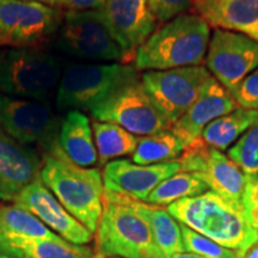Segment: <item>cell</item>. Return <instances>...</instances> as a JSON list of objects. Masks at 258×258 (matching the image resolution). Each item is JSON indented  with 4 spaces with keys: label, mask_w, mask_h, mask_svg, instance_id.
I'll list each match as a JSON object with an SVG mask.
<instances>
[{
    "label": "cell",
    "mask_w": 258,
    "mask_h": 258,
    "mask_svg": "<svg viewBox=\"0 0 258 258\" xmlns=\"http://www.w3.org/2000/svg\"><path fill=\"white\" fill-rule=\"evenodd\" d=\"M206 64L228 91L258 69V42L237 31L215 29L209 40Z\"/></svg>",
    "instance_id": "obj_13"
},
{
    "label": "cell",
    "mask_w": 258,
    "mask_h": 258,
    "mask_svg": "<svg viewBox=\"0 0 258 258\" xmlns=\"http://www.w3.org/2000/svg\"><path fill=\"white\" fill-rule=\"evenodd\" d=\"M171 258H203V257L199 256V254H196V253H191V252H189V253L180 252V253L173 254V256Z\"/></svg>",
    "instance_id": "obj_37"
},
{
    "label": "cell",
    "mask_w": 258,
    "mask_h": 258,
    "mask_svg": "<svg viewBox=\"0 0 258 258\" xmlns=\"http://www.w3.org/2000/svg\"><path fill=\"white\" fill-rule=\"evenodd\" d=\"M29 2H37V3H42V4H46L49 6H61L62 5L63 0H29Z\"/></svg>",
    "instance_id": "obj_36"
},
{
    "label": "cell",
    "mask_w": 258,
    "mask_h": 258,
    "mask_svg": "<svg viewBox=\"0 0 258 258\" xmlns=\"http://www.w3.org/2000/svg\"><path fill=\"white\" fill-rule=\"evenodd\" d=\"M108 257L167 258L154 241L150 226L134 209L132 198L104 189L95 258Z\"/></svg>",
    "instance_id": "obj_4"
},
{
    "label": "cell",
    "mask_w": 258,
    "mask_h": 258,
    "mask_svg": "<svg viewBox=\"0 0 258 258\" xmlns=\"http://www.w3.org/2000/svg\"><path fill=\"white\" fill-rule=\"evenodd\" d=\"M184 148V145L171 129L161 131L139 139L138 147L133 153V161L138 165L170 163L175 161Z\"/></svg>",
    "instance_id": "obj_26"
},
{
    "label": "cell",
    "mask_w": 258,
    "mask_h": 258,
    "mask_svg": "<svg viewBox=\"0 0 258 258\" xmlns=\"http://www.w3.org/2000/svg\"><path fill=\"white\" fill-rule=\"evenodd\" d=\"M213 79L211 72L201 64L146 71L141 77L148 95L172 124L191 108Z\"/></svg>",
    "instance_id": "obj_10"
},
{
    "label": "cell",
    "mask_w": 258,
    "mask_h": 258,
    "mask_svg": "<svg viewBox=\"0 0 258 258\" xmlns=\"http://www.w3.org/2000/svg\"><path fill=\"white\" fill-rule=\"evenodd\" d=\"M237 108L239 105L230 91L214 78L191 108L172 124L171 131L184 146H188L195 139L201 138L203 129L211 122Z\"/></svg>",
    "instance_id": "obj_18"
},
{
    "label": "cell",
    "mask_w": 258,
    "mask_h": 258,
    "mask_svg": "<svg viewBox=\"0 0 258 258\" xmlns=\"http://www.w3.org/2000/svg\"><path fill=\"white\" fill-rule=\"evenodd\" d=\"M132 205L138 214L150 226L154 241L167 258H171L176 253L184 252L180 225L167 209L161 208L160 206L144 203L135 199H132Z\"/></svg>",
    "instance_id": "obj_22"
},
{
    "label": "cell",
    "mask_w": 258,
    "mask_h": 258,
    "mask_svg": "<svg viewBox=\"0 0 258 258\" xmlns=\"http://www.w3.org/2000/svg\"><path fill=\"white\" fill-rule=\"evenodd\" d=\"M90 112L96 121L115 123L134 135L146 137L172 127L141 80L116 90Z\"/></svg>",
    "instance_id": "obj_9"
},
{
    "label": "cell",
    "mask_w": 258,
    "mask_h": 258,
    "mask_svg": "<svg viewBox=\"0 0 258 258\" xmlns=\"http://www.w3.org/2000/svg\"><path fill=\"white\" fill-rule=\"evenodd\" d=\"M258 121V110L237 108L211 122L203 129L201 138L209 146L225 151Z\"/></svg>",
    "instance_id": "obj_23"
},
{
    "label": "cell",
    "mask_w": 258,
    "mask_h": 258,
    "mask_svg": "<svg viewBox=\"0 0 258 258\" xmlns=\"http://www.w3.org/2000/svg\"><path fill=\"white\" fill-rule=\"evenodd\" d=\"M92 131L95 133L97 154L102 165L108 164V161L114 158L133 154L140 139L110 122L93 121Z\"/></svg>",
    "instance_id": "obj_24"
},
{
    "label": "cell",
    "mask_w": 258,
    "mask_h": 258,
    "mask_svg": "<svg viewBox=\"0 0 258 258\" xmlns=\"http://www.w3.org/2000/svg\"><path fill=\"white\" fill-rule=\"evenodd\" d=\"M92 132L89 117L79 110H70L61 121V150L78 166H93L98 160Z\"/></svg>",
    "instance_id": "obj_20"
},
{
    "label": "cell",
    "mask_w": 258,
    "mask_h": 258,
    "mask_svg": "<svg viewBox=\"0 0 258 258\" xmlns=\"http://www.w3.org/2000/svg\"><path fill=\"white\" fill-rule=\"evenodd\" d=\"M105 0H63L61 8L67 11H90L102 8Z\"/></svg>",
    "instance_id": "obj_33"
},
{
    "label": "cell",
    "mask_w": 258,
    "mask_h": 258,
    "mask_svg": "<svg viewBox=\"0 0 258 258\" xmlns=\"http://www.w3.org/2000/svg\"><path fill=\"white\" fill-rule=\"evenodd\" d=\"M54 47L66 55L86 60L128 63L98 10L67 11L56 32Z\"/></svg>",
    "instance_id": "obj_8"
},
{
    "label": "cell",
    "mask_w": 258,
    "mask_h": 258,
    "mask_svg": "<svg viewBox=\"0 0 258 258\" xmlns=\"http://www.w3.org/2000/svg\"><path fill=\"white\" fill-rule=\"evenodd\" d=\"M234 161L250 182H258V121L228 150Z\"/></svg>",
    "instance_id": "obj_28"
},
{
    "label": "cell",
    "mask_w": 258,
    "mask_h": 258,
    "mask_svg": "<svg viewBox=\"0 0 258 258\" xmlns=\"http://www.w3.org/2000/svg\"><path fill=\"white\" fill-rule=\"evenodd\" d=\"M211 29L198 15L182 14L148 37L135 54L138 71L200 66L207 55Z\"/></svg>",
    "instance_id": "obj_2"
},
{
    "label": "cell",
    "mask_w": 258,
    "mask_h": 258,
    "mask_svg": "<svg viewBox=\"0 0 258 258\" xmlns=\"http://www.w3.org/2000/svg\"><path fill=\"white\" fill-rule=\"evenodd\" d=\"M180 171L196 176L212 191L241 202L247 178L240 167L217 148L198 138L185 146L178 159Z\"/></svg>",
    "instance_id": "obj_12"
},
{
    "label": "cell",
    "mask_w": 258,
    "mask_h": 258,
    "mask_svg": "<svg viewBox=\"0 0 258 258\" xmlns=\"http://www.w3.org/2000/svg\"><path fill=\"white\" fill-rule=\"evenodd\" d=\"M137 80L138 70L131 64H71L56 89V106L59 110L90 111L116 90Z\"/></svg>",
    "instance_id": "obj_6"
},
{
    "label": "cell",
    "mask_w": 258,
    "mask_h": 258,
    "mask_svg": "<svg viewBox=\"0 0 258 258\" xmlns=\"http://www.w3.org/2000/svg\"><path fill=\"white\" fill-rule=\"evenodd\" d=\"M60 9L29 0H0V46L34 47L59 30Z\"/></svg>",
    "instance_id": "obj_11"
},
{
    "label": "cell",
    "mask_w": 258,
    "mask_h": 258,
    "mask_svg": "<svg viewBox=\"0 0 258 258\" xmlns=\"http://www.w3.org/2000/svg\"><path fill=\"white\" fill-rule=\"evenodd\" d=\"M241 34L246 35V36H249L251 40L258 42V21L254 24L251 25V27L245 29Z\"/></svg>",
    "instance_id": "obj_34"
},
{
    "label": "cell",
    "mask_w": 258,
    "mask_h": 258,
    "mask_svg": "<svg viewBox=\"0 0 258 258\" xmlns=\"http://www.w3.org/2000/svg\"><path fill=\"white\" fill-rule=\"evenodd\" d=\"M209 191L208 185L203 180L188 172L179 171L160 183L146 201L154 206H169L178 200L195 198Z\"/></svg>",
    "instance_id": "obj_27"
},
{
    "label": "cell",
    "mask_w": 258,
    "mask_h": 258,
    "mask_svg": "<svg viewBox=\"0 0 258 258\" xmlns=\"http://www.w3.org/2000/svg\"><path fill=\"white\" fill-rule=\"evenodd\" d=\"M43 159L34 147L0 129V202H14L25 186L40 178Z\"/></svg>",
    "instance_id": "obj_17"
},
{
    "label": "cell",
    "mask_w": 258,
    "mask_h": 258,
    "mask_svg": "<svg viewBox=\"0 0 258 258\" xmlns=\"http://www.w3.org/2000/svg\"><path fill=\"white\" fill-rule=\"evenodd\" d=\"M0 235L61 240L34 214L18 206L0 205Z\"/></svg>",
    "instance_id": "obj_25"
},
{
    "label": "cell",
    "mask_w": 258,
    "mask_h": 258,
    "mask_svg": "<svg viewBox=\"0 0 258 258\" xmlns=\"http://www.w3.org/2000/svg\"><path fill=\"white\" fill-rule=\"evenodd\" d=\"M241 203L246 211L251 225L258 231V182L247 180Z\"/></svg>",
    "instance_id": "obj_32"
},
{
    "label": "cell",
    "mask_w": 258,
    "mask_h": 258,
    "mask_svg": "<svg viewBox=\"0 0 258 258\" xmlns=\"http://www.w3.org/2000/svg\"><path fill=\"white\" fill-rule=\"evenodd\" d=\"M0 253L16 258H95L89 247L70 241L0 235Z\"/></svg>",
    "instance_id": "obj_21"
},
{
    "label": "cell",
    "mask_w": 258,
    "mask_h": 258,
    "mask_svg": "<svg viewBox=\"0 0 258 258\" xmlns=\"http://www.w3.org/2000/svg\"><path fill=\"white\" fill-rule=\"evenodd\" d=\"M40 178L62 207L93 234L103 211L104 183L98 169H86L70 160L61 151L42 153Z\"/></svg>",
    "instance_id": "obj_3"
},
{
    "label": "cell",
    "mask_w": 258,
    "mask_h": 258,
    "mask_svg": "<svg viewBox=\"0 0 258 258\" xmlns=\"http://www.w3.org/2000/svg\"><path fill=\"white\" fill-rule=\"evenodd\" d=\"M14 203L34 214L70 243L83 245L92 240L91 232L62 207L41 178L25 186Z\"/></svg>",
    "instance_id": "obj_15"
},
{
    "label": "cell",
    "mask_w": 258,
    "mask_h": 258,
    "mask_svg": "<svg viewBox=\"0 0 258 258\" xmlns=\"http://www.w3.org/2000/svg\"><path fill=\"white\" fill-rule=\"evenodd\" d=\"M166 209L180 224L239 254L258 240L243 203L214 191L178 200Z\"/></svg>",
    "instance_id": "obj_1"
},
{
    "label": "cell",
    "mask_w": 258,
    "mask_h": 258,
    "mask_svg": "<svg viewBox=\"0 0 258 258\" xmlns=\"http://www.w3.org/2000/svg\"><path fill=\"white\" fill-rule=\"evenodd\" d=\"M194 11L211 27L243 32L258 21V0H194Z\"/></svg>",
    "instance_id": "obj_19"
},
{
    "label": "cell",
    "mask_w": 258,
    "mask_h": 258,
    "mask_svg": "<svg viewBox=\"0 0 258 258\" xmlns=\"http://www.w3.org/2000/svg\"><path fill=\"white\" fill-rule=\"evenodd\" d=\"M239 258H258V240L251 245L244 253L239 254Z\"/></svg>",
    "instance_id": "obj_35"
},
{
    "label": "cell",
    "mask_w": 258,
    "mask_h": 258,
    "mask_svg": "<svg viewBox=\"0 0 258 258\" xmlns=\"http://www.w3.org/2000/svg\"><path fill=\"white\" fill-rule=\"evenodd\" d=\"M60 125L48 103L0 93V129L18 143L35 145L42 153H60Z\"/></svg>",
    "instance_id": "obj_7"
},
{
    "label": "cell",
    "mask_w": 258,
    "mask_h": 258,
    "mask_svg": "<svg viewBox=\"0 0 258 258\" xmlns=\"http://www.w3.org/2000/svg\"><path fill=\"white\" fill-rule=\"evenodd\" d=\"M179 225L185 251L196 253L203 258H239L238 251L221 246L215 241L203 237L198 232L192 231L188 226L183 224Z\"/></svg>",
    "instance_id": "obj_29"
},
{
    "label": "cell",
    "mask_w": 258,
    "mask_h": 258,
    "mask_svg": "<svg viewBox=\"0 0 258 258\" xmlns=\"http://www.w3.org/2000/svg\"><path fill=\"white\" fill-rule=\"evenodd\" d=\"M180 171L179 161L138 165L127 159L112 160L103 171L104 189L129 196L138 201H146L150 194L163 180Z\"/></svg>",
    "instance_id": "obj_16"
},
{
    "label": "cell",
    "mask_w": 258,
    "mask_h": 258,
    "mask_svg": "<svg viewBox=\"0 0 258 258\" xmlns=\"http://www.w3.org/2000/svg\"><path fill=\"white\" fill-rule=\"evenodd\" d=\"M114 258H117V257H114Z\"/></svg>",
    "instance_id": "obj_39"
},
{
    "label": "cell",
    "mask_w": 258,
    "mask_h": 258,
    "mask_svg": "<svg viewBox=\"0 0 258 258\" xmlns=\"http://www.w3.org/2000/svg\"><path fill=\"white\" fill-rule=\"evenodd\" d=\"M194 0H147L158 22H169L182 15L192 5Z\"/></svg>",
    "instance_id": "obj_31"
},
{
    "label": "cell",
    "mask_w": 258,
    "mask_h": 258,
    "mask_svg": "<svg viewBox=\"0 0 258 258\" xmlns=\"http://www.w3.org/2000/svg\"><path fill=\"white\" fill-rule=\"evenodd\" d=\"M98 11L128 63L157 29L158 21L147 0H105Z\"/></svg>",
    "instance_id": "obj_14"
},
{
    "label": "cell",
    "mask_w": 258,
    "mask_h": 258,
    "mask_svg": "<svg viewBox=\"0 0 258 258\" xmlns=\"http://www.w3.org/2000/svg\"><path fill=\"white\" fill-rule=\"evenodd\" d=\"M56 56L35 47L0 48V93L47 102L59 86Z\"/></svg>",
    "instance_id": "obj_5"
},
{
    "label": "cell",
    "mask_w": 258,
    "mask_h": 258,
    "mask_svg": "<svg viewBox=\"0 0 258 258\" xmlns=\"http://www.w3.org/2000/svg\"><path fill=\"white\" fill-rule=\"evenodd\" d=\"M230 93L240 108L258 110V69L245 77Z\"/></svg>",
    "instance_id": "obj_30"
},
{
    "label": "cell",
    "mask_w": 258,
    "mask_h": 258,
    "mask_svg": "<svg viewBox=\"0 0 258 258\" xmlns=\"http://www.w3.org/2000/svg\"><path fill=\"white\" fill-rule=\"evenodd\" d=\"M0 258H10V257H8V256H4V254L0 253Z\"/></svg>",
    "instance_id": "obj_38"
}]
</instances>
